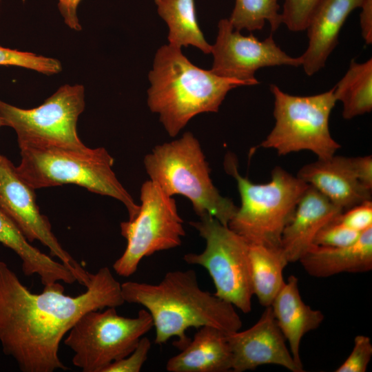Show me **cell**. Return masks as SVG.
I'll use <instances>...</instances> for the list:
<instances>
[{
	"label": "cell",
	"instance_id": "obj_22",
	"mask_svg": "<svg viewBox=\"0 0 372 372\" xmlns=\"http://www.w3.org/2000/svg\"><path fill=\"white\" fill-rule=\"evenodd\" d=\"M249 254L253 293L261 305L269 307L285 285L283 270L289 262L280 247L249 244Z\"/></svg>",
	"mask_w": 372,
	"mask_h": 372
},
{
	"label": "cell",
	"instance_id": "obj_7",
	"mask_svg": "<svg viewBox=\"0 0 372 372\" xmlns=\"http://www.w3.org/2000/svg\"><path fill=\"white\" fill-rule=\"evenodd\" d=\"M274 98L275 124L260 146L280 156L302 150L327 159L340 148L331 136L329 121L336 100L333 87L312 96H294L271 85Z\"/></svg>",
	"mask_w": 372,
	"mask_h": 372
},
{
	"label": "cell",
	"instance_id": "obj_32",
	"mask_svg": "<svg viewBox=\"0 0 372 372\" xmlns=\"http://www.w3.org/2000/svg\"><path fill=\"white\" fill-rule=\"evenodd\" d=\"M354 172L360 182L372 190V157L364 156L351 157Z\"/></svg>",
	"mask_w": 372,
	"mask_h": 372
},
{
	"label": "cell",
	"instance_id": "obj_12",
	"mask_svg": "<svg viewBox=\"0 0 372 372\" xmlns=\"http://www.w3.org/2000/svg\"><path fill=\"white\" fill-rule=\"evenodd\" d=\"M34 189L19 175L17 167L0 154V209L18 227L31 243L39 240L47 247L85 287L90 273L61 246L52 230L48 218L40 212Z\"/></svg>",
	"mask_w": 372,
	"mask_h": 372
},
{
	"label": "cell",
	"instance_id": "obj_17",
	"mask_svg": "<svg viewBox=\"0 0 372 372\" xmlns=\"http://www.w3.org/2000/svg\"><path fill=\"white\" fill-rule=\"evenodd\" d=\"M365 0H324L306 29L308 46L300 56L308 76L320 70L338 44L339 33L349 14Z\"/></svg>",
	"mask_w": 372,
	"mask_h": 372
},
{
	"label": "cell",
	"instance_id": "obj_3",
	"mask_svg": "<svg viewBox=\"0 0 372 372\" xmlns=\"http://www.w3.org/2000/svg\"><path fill=\"white\" fill-rule=\"evenodd\" d=\"M148 78L147 105L172 137L195 116L217 112L227 93L244 85L196 66L170 44L158 49Z\"/></svg>",
	"mask_w": 372,
	"mask_h": 372
},
{
	"label": "cell",
	"instance_id": "obj_2",
	"mask_svg": "<svg viewBox=\"0 0 372 372\" xmlns=\"http://www.w3.org/2000/svg\"><path fill=\"white\" fill-rule=\"evenodd\" d=\"M125 302L143 306L156 329L154 342L161 344L172 337L180 350L191 340L190 327H215L228 334L240 330L242 322L235 307L203 290L192 269L167 272L158 284L128 281L121 284Z\"/></svg>",
	"mask_w": 372,
	"mask_h": 372
},
{
	"label": "cell",
	"instance_id": "obj_21",
	"mask_svg": "<svg viewBox=\"0 0 372 372\" xmlns=\"http://www.w3.org/2000/svg\"><path fill=\"white\" fill-rule=\"evenodd\" d=\"M0 243L12 249L20 258L25 276L38 275L43 286L55 282L72 284L77 281L74 273L64 264L32 246L15 223L1 209Z\"/></svg>",
	"mask_w": 372,
	"mask_h": 372
},
{
	"label": "cell",
	"instance_id": "obj_9",
	"mask_svg": "<svg viewBox=\"0 0 372 372\" xmlns=\"http://www.w3.org/2000/svg\"><path fill=\"white\" fill-rule=\"evenodd\" d=\"M189 224L205 239V249L189 253L183 260L204 267L216 288L214 293L243 313L251 310L254 296L249 260V244L228 226L209 214Z\"/></svg>",
	"mask_w": 372,
	"mask_h": 372
},
{
	"label": "cell",
	"instance_id": "obj_19",
	"mask_svg": "<svg viewBox=\"0 0 372 372\" xmlns=\"http://www.w3.org/2000/svg\"><path fill=\"white\" fill-rule=\"evenodd\" d=\"M299 262L308 274L316 278L371 271L372 227L362 232L357 241L349 245L327 247L313 244Z\"/></svg>",
	"mask_w": 372,
	"mask_h": 372
},
{
	"label": "cell",
	"instance_id": "obj_20",
	"mask_svg": "<svg viewBox=\"0 0 372 372\" xmlns=\"http://www.w3.org/2000/svg\"><path fill=\"white\" fill-rule=\"evenodd\" d=\"M227 333L202 327L189 343L166 364L169 372H226L231 371L232 354Z\"/></svg>",
	"mask_w": 372,
	"mask_h": 372
},
{
	"label": "cell",
	"instance_id": "obj_33",
	"mask_svg": "<svg viewBox=\"0 0 372 372\" xmlns=\"http://www.w3.org/2000/svg\"><path fill=\"white\" fill-rule=\"evenodd\" d=\"M81 0H58V8L65 24L72 30L80 31L76 9Z\"/></svg>",
	"mask_w": 372,
	"mask_h": 372
},
{
	"label": "cell",
	"instance_id": "obj_34",
	"mask_svg": "<svg viewBox=\"0 0 372 372\" xmlns=\"http://www.w3.org/2000/svg\"><path fill=\"white\" fill-rule=\"evenodd\" d=\"M360 15L362 35L366 44L372 43V0H365Z\"/></svg>",
	"mask_w": 372,
	"mask_h": 372
},
{
	"label": "cell",
	"instance_id": "obj_11",
	"mask_svg": "<svg viewBox=\"0 0 372 372\" xmlns=\"http://www.w3.org/2000/svg\"><path fill=\"white\" fill-rule=\"evenodd\" d=\"M140 200L135 217L120 225L127 246L112 267L122 277L134 274L143 258L180 246L185 235L183 220L174 198L165 193L157 183L151 180L144 182Z\"/></svg>",
	"mask_w": 372,
	"mask_h": 372
},
{
	"label": "cell",
	"instance_id": "obj_6",
	"mask_svg": "<svg viewBox=\"0 0 372 372\" xmlns=\"http://www.w3.org/2000/svg\"><path fill=\"white\" fill-rule=\"evenodd\" d=\"M149 180L170 196L188 198L199 217L209 214L228 225L238 207L223 196L210 177V168L199 141L190 132L155 146L144 158Z\"/></svg>",
	"mask_w": 372,
	"mask_h": 372
},
{
	"label": "cell",
	"instance_id": "obj_16",
	"mask_svg": "<svg viewBox=\"0 0 372 372\" xmlns=\"http://www.w3.org/2000/svg\"><path fill=\"white\" fill-rule=\"evenodd\" d=\"M343 211L309 185L281 236L280 249L287 261H299L319 230Z\"/></svg>",
	"mask_w": 372,
	"mask_h": 372
},
{
	"label": "cell",
	"instance_id": "obj_8",
	"mask_svg": "<svg viewBox=\"0 0 372 372\" xmlns=\"http://www.w3.org/2000/svg\"><path fill=\"white\" fill-rule=\"evenodd\" d=\"M154 327L145 309L135 318L119 316L116 307L90 311L67 333L64 344L74 355L72 364L83 372H104L113 362L128 355Z\"/></svg>",
	"mask_w": 372,
	"mask_h": 372
},
{
	"label": "cell",
	"instance_id": "obj_4",
	"mask_svg": "<svg viewBox=\"0 0 372 372\" xmlns=\"http://www.w3.org/2000/svg\"><path fill=\"white\" fill-rule=\"evenodd\" d=\"M237 164L234 155H226L225 169L236 180L240 197L227 226L249 244L280 247L283 230L309 185L279 166L272 169L269 182L254 183L240 174Z\"/></svg>",
	"mask_w": 372,
	"mask_h": 372
},
{
	"label": "cell",
	"instance_id": "obj_26",
	"mask_svg": "<svg viewBox=\"0 0 372 372\" xmlns=\"http://www.w3.org/2000/svg\"><path fill=\"white\" fill-rule=\"evenodd\" d=\"M0 65L23 67L47 75L57 74L62 70L61 62L56 59L1 45Z\"/></svg>",
	"mask_w": 372,
	"mask_h": 372
},
{
	"label": "cell",
	"instance_id": "obj_25",
	"mask_svg": "<svg viewBox=\"0 0 372 372\" xmlns=\"http://www.w3.org/2000/svg\"><path fill=\"white\" fill-rule=\"evenodd\" d=\"M278 0H236L228 19L234 29L250 32L260 30L267 21L271 32H276L282 24Z\"/></svg>",
	"mask_w": 372,
	"mask_h": 372
},
{
	"label": "cell",
	"instance_id": "obj_14",
	"mask_svg": "<svg viewBox=\"0 0 372 372\" xmlns=\"http://www.w3.org/2000/svg\"><path fill=\"white\" fill-rule=\"evenodd\" d=\"M231 354V371L243 372L259 366L276 364L292 372H302L294 361L271 306L250 328L226 335Z\"/></svg>",
	"mask_w": 372,
	"mask_h": 372
},
{
	"label": "cell",
	"instance_id": "obj_35",
	"mask_svg": "<svg viewBox=\"0 0 372 372\" xmlns=\"http://www.w3.org/2000/svg\"><path fill=\"white\" fill-rule=\"evenodd\" d=\"M3 125V121H2L1 117L0 116V127H1Z\"/></svg>",
	"mask_w": 372,
	"mask_h": 372
},
{
	"label": "cell",
	"instance_id": "obj_27",
	"mask_svg": "<svg viewBox=\"0 0 372 372\" xmlns=\"http://www.w3.org/2000/svg\"><path fill=\"white\" fill-rule=\"evenodd\" d=\"M324 0H285L282 23L292 32L306 30L311 19Z\"/></svg>",
	"mask_w": 372,
	"mask_h": 372
},
{
	"label": "cell",
	"instance_id": "obj_29",
	"mask_svg": "<svg viewBox=\"0 0 372 372\" xmlns=\"http://www.w3.org/2000/svg\"><path fill=\"white\" fill-rule=\"evenodd\" d=\"M372 356V344L369 337L358 335L350 355L335 372H365Z\"/></svg>",
	"mask_w": 372,
	"mask_h": 372
},
{
	"label": "cell",
	"instance_id": "obj_13",
	"mask_svg": "<svg viewBox=\"0 0 372 372\" xmlns=\"http://www.w3.org/2000/svg\"><path fill=\"white\" fill-rule=\"evenodd\" d=\"M211 71L221 77L232 79L244 85L259 83L256 72L262 68L302 65L300 56L288 55L276 43L272 34L260 41L253 34L244 36L234 29L228 19L218 24L215 43L211 45Z\"/></svg>",
	"mask_w": 372,
	"mask_h": 372
},
{
	"label": "cell",
	"instance_id": "obj_18",
	"mask_svg": "<svg viewBox=\"0 0 372 372\" xmlns=\"http://www.w3.org/2000/svg\"><path fill=\"white\" fill-rule=\"evenodd\" d=\"M271 307L277 324L297 365L304 371L300 355V345L303 336L320 327L323 313L313 309L302 300L298 278L291 275L274 298Z\"/></svg>",
	"mask_w": 372,
	"mask_h": 372
},
{
	"label": "cell",
	"instance_id": "obj_5",
	"mask_svg": "<svg viewBox=\"0 0 372 372\" xmlns=\"http://www.w3.org/2000/svg\"><path fill=\"white\" fill-rule=\"evenodd\" d=\"M17 170L34 189L74 184L88 191L112 197L126 207L129 220L139 209L112 169L114 159L103 147L74 150L63 148L20 149Z\"/></svg>",
	"mask_w": 372,
	"mask_h": 372
},
{
	"label": "cell",
	"instance_id": "obj_28",
	"mask_svg": "<svg viewBox=\"0 0 372 372\" xmlns=\"http://www.w3.org/2000/svg\"><path fill=\"white\" fill-rule=\"evenodd\" d=\"M360 234L335 218L319 230L313 244L327 247L347 246L357 241Z\"/></svg>",
	"mask_w": 372,
	"mask_h": 372
},
{
	"label": "cell",
	"instance_id": "obj_10",
	"mask_svg": "<svg viewBox=\"0 0 372 372\" xmlns=\"http://www.w3.org/2000/svg\"><path fill=\"white\" fill-rule=\"evenodd\" d=\"M85 90L81 85H65L41 105L22 109L0 100L3 125L13 128L19 148H87L76 130L79 115L84 110Z\"/></svg>",
	"mask_w": 372,
	"mask_h": 372
},
{
	"label": "cell",
	"instance_id": "obj_23",
	"mask_svg": "<svg viewBox=\"0 0 372 372\" xmlns=\"http://www.w3.org/2000/svg\"><path fill=\"white\" fill-rule=\"evenodd\" d=\"M159 16L168 27V44L181 48L192 45L210 54L209 44L199 27L194 0H154Z\"/></svg>",
	"mask_w": 372,
	"mask_h": 372
},
{
	"label": "cell",
	"instance_id": "obj_1",
	"mask_svg": "<svg viewBox=\"0 0 372 372\" xmlns=\"http://www.w3.org/2000/svg\"><path fill=\"white\" fill-rule=\"evenodd\" d=\"M124 303L121 284L107 267L90 274L85 292L70 296L60 282L32 293L0 260V344L23 372L68 370L59 350L75 322L87 311Z\"/></svg>",
	"mask_w": 372,
	"mask_h": 372
},
{
	"label": "cell",
	"instance_id": "obj_30",
	"mask_svg": "<svg viewBox=\"0 0 372 372\" xmlns=\"http://www.w3.org/2000/svg\"><path fill=\"white\" fill-rule=\"evenodd\" d=\"M150 348V340L143 336L132 353L111 363L104 372H139L147 359Z\"/></svg>",
	"mask_w": 372,
	"mask_h": 372
},
{
	"label": "cell",
	"instance_id": "obj_24",
	"mask_svg": "<svg viewBox=\"0 0 372 372\" xmlns=\"http://www.w3.org/2000/svg\"><path fill=\"white\" fill-rule=\"evenodd\" d=\"M336 101L342 103V116L351 119L372 110V59L363 63L352 59L345 74L333 87Z\"/></svg>",
	"mask_w": 372,
	"mask_h": 372
},
{
	"label": "cell",
	"instance_id": "obj_31",
	"mask_svg": "<svg viewBox=\"0 0 372 372\" xmlns=\"http://www.w3.org/2000/svg\"><path fill=\"white\" fill-rule=\"evenodd\" d=\"M336 219L356 231L362 233L372 227V201L367 200L345 210Z\"/></svg>",
	"mask_w": 372,
	"mask_h": 372
},
{
	"label": "cell",
	"instance_id": "obj_15",
	"mask_svg": "<svg viewBox=\"0 0 372 372\" xmlns=\"http://www.w3.org/2000/svg\"><path fill=\"white\" fill-rule=\"evenodd\" d=\"M298 178L315 187L344 211L371 200L372 190L358 180L350 157L333 155L302 166Z\"/></svg>",
	"mask_w": 372,
	"mask_h": 372
}]
</instances>
